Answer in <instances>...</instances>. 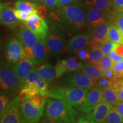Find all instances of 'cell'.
Instances as JSON below:
<instances>
[{
	"instance_id": "1",
	"label": "cell",
	"mask_w": 123,
	"mask_h": 123,
	"mask_svg": "<svg viewBox=\"0 0 123 123\" xmlns=\"http://www.w3.org/2000/svg\"><path fill=\"white\" fill-rule=\"evenodd\" d=\"M78 112L73 106L61 100L49 99L42 123H74Z\"/></svg>"
},
{
	"instance_id": "2",
	"label": "cell",
	"mask_w": 123,
	"mask_h": 123,
	"mask_svg": "<svg viewBox=\"0 0 123 123\" xmlns=\"http://www.w3.org/2000/svg\"><path fill=\"white\" fill-rule=\"evenodd\" d=\"M89 91L80 87L69 88L53 86L49 88L47 96L63 100L75 107L85 101Z\"/></svg>"
},
{
	"instance_id": "3",
	"label": "cell",
	"mask_w": 123,
	"mask_h": 123,
	"mask_svg": "<svg viewBox=\"0 0 123 123\" xmlns=\"http://www.w3.org/2000/svg\"><path fill=\"white\" fill-rule=\"evenodd\" d=\"M45 99L41 96L21 98V110L25 119L28 123H37L41 117L46 104Z\"/></svg>"
},
{
	"instance_id": "4",
	"label": "cell",
	"mask_w": 123,
	"mask_h": 123,
	"mask_svg": "<svg viewBox=\"0 0 123 123\" xmlns=\"http://www.w3.org/2000/svg\"><path fill=\"white\" fill-rule=\"evenodd\" d=\"M0 82L2 91L13 95L21 90L23 83L14 70L13 65L1 63L0 68Z\"/></svg>"
},
{
	"instance_id": "5",
	"label": "cell",
	"mask_w": 123,
	"mask_h": 123,
	"mask_svg": "<svg viewBox=\"0 0 123 123\" xmlns=\"http://www.w3.org/2000/svg\"><path fill=\"white\" fill-rule=\"evenodd\" d=\"M49 90V84L34 69L29 74L25 81L23 83L20 90V95L31 97L41 94L42 96H47Z\"/></svg>"
},
{
	"instance_id": "6",
	"label": "cell",
	"mask_w": 123,
	"mask_h": 123,
	"mask_svg": "<svg viewBox=\"0 0 123 123\" xmlns=\"http://www.w3.org/2000/svg\"><path fill=\"white\" fill-rule=\"evenodd\" d=\"M59 9L62 18L71 29L80 30L87 24V14L79 5H70Z\"/></svg>"
},
{
	"instance_id": "7",
	"label": "cell",
	"mask_w": 123,
	"mask_h": 123,
	"mask_svg": "<svg viewBox=\"0 0 123 123\" xmlns=\"http://www.w3.org/2000/svg\"><path fill=\"white\" fill-rule=\"evenodd\" d=\"M63 84L65 87L69 88L80 87L89 90L98 86L96 80L79 71L69 73L63 80Z\"/></svg>"
},
{
	"instance_id": "8",
	"label": "cell",
	"mask_w": 123,
	"mask_h": 123,
	"mask_svg": "<svg viewBox=\"0 0 123 123\" xmlns=\"http://www.w3.org/2000/svg\"><path fill=\"white\" fill-rule=\"evenodd\" d=\"M21 103V98L19 96L12 100L1 116L0 123H28L22 114Z\"/></svg>"
},
{
	"instance_id": "9",
	"label": "cell",
	"mask_w": 123,
	"mask_h": 123,
	"mask_svg": "<svg viewBox=\"0 0 123 123\" xmlns=\"http://www.w3.org/2000/svg\"><path fill=\"white\" fill-rule=\"evenodd\" d=\"M5 56L7 62L12 65H14L22 60L26 59L24 54V46L18 38H12L7 41Z\"/></svg>"
},
{
	"instance_id": "10",
	"label": "cell",
	"mask_w": 123,
	"mask_h": 123,
	"mask_svg": "<svg viewBox=\"0 0 123 123\" xmlns=\"http://www.w3.org/2000/svg\"><path fill=\"white\" fill-rule=\"evenodd\" d=\"M24 24L39 39H44L47 36L48 26L45 21L39 15L38 11L31 14L29 19L24 22Z\"/></svg>"
},
{
	"instance_id": "11",
	"label": "cell",
	"mask_w": 123,
	"mask_h": 123,
	"mask_svg": "<svg viewBox=\"0 0 123 123\" xmlns=\"http://www.w3.org/2000/svg\"><path fill=\"white\" fill-rule=\"evenodd\" d=\"M104 100L102 90L96 87L88 92L85 101L76 108L81 111L88 113Z\"/></svg>"
},
{
	"instance_id": "12",
	"label": "cell",
	"mask_w": 123,
	"mask_h": 123,
	"mask_svg": "<svg viewBox=\"0 0 123 123\" xmlns=\"http://www.w3.org/2000/svg\"><path fill=\"white\" fill-rule=\"evenodd\" d=\"M46 43L50 53L54 54H62L69 50L67 44L59 35L53 32H49L46 37Z\"/></svg>"
},
{
	"instance_id": "13",
	"label": "cell",
	"mask_w": 123,
	"mask_h": 123,
	"mask_svg": "<svg viewBox=\"0 0 123 123\" xmlns=\"http://www.w3.org/2000/svg\"><path fill=\"white\" fill-rule=\"evenodd\" d=\"M83 65L82 62H79L74 57H70L60 60L55 66L57 78L66 73L81 70Z\"/></svg>"
},
{
	"instance_id": "14",
	"label": "cell",
	"mask_w": 123,
	"mask_h": 123,
	"mask_svg": "<svg viewBox=\"0 0 123 123\" xmlns=\"http://www.w3.org/2000/svg\"><path fill=\"white\" fill-rule=\"evenodd\" d=\"M112 108V104L104 100L91 112L87 113L86 117L93 123H104Z\"/></svg>"
},
{
	"instance_id": "15",
	"label": "cell",
	"mask_w": 123,
	"mask_h": 123,
	"mask_svg": "<svg viewBox=\"0 0 123 123\" xmlns=\"http://www.w3.org/2000/svg\"><path fill=\"white\" fill-rule=\"evenodd\" d=\"M111 24L108 21L97 26L93 29L91 35L90 46H100L108 41V33Z\"/></svg>"
},
{
	"instance_id": "16",
	"label": "cell",
	"mask_w": 123,
	"mask_h": 123,
	"mask_svg": "<svg viewBox=\"0 0 123 123\" xmlns=\"http://www.w3.org/2000/svg\"><path fill=\"white\" fill-rule=\"evenodd\" d=\"M0 21L1 25L9 28H14L20 22L15 14L14 9L9 7L4 3H1L0 5Z\"/></svg>"
},
{
	"instance_id": "17",
	"label": "cell",
	"mask_w": 123,
	"mask_h": 123,
	"mask_svg": "<svg viewBox=\"0 0 123 123\" xmlns=\"http://www.w3.org/2000/svg\"><path fill=\"white\" fill-rule=\"evenodd\" d=\"M37 65H38V63L35 59L27 58L22 60L13 66L20 80L24 83L29 74L34 70L35 66Z\"/></svg>"
},
{
	"instance_id": "18",
	"label": "cell",
	"mask_w": 123,
	"mask_h": 123,
	"mask_svg": "<svg viewBox=\"0 0 123 123\" xmlns=\"http://www.w3.org/2000/svg\"><path fill=\"white\" fill-rule=\"evenodd\" d=\"M87 24L92 27H95L100 24L107 21L111 14V10H103L97 9H88L87 14Z\"/></svg>"
},
{
	"instance_id": "19",
	"label": "cell",
	"mask_w": 123,
	"mask_h": 123,
	"mask_svg": "<svg viewBox=\"0 0 123 123\" xmlns=\"http://www.w3.org/2000/svg\"><path fill=\"white\" fill-rule=\"evenodd\" d=\"M16 35L25 47L32 48L40 39L36 34L27 27H21L17 31Z\"/></svg>"
},
{
	"instance_id": "20",
	"label": "cell",
	"mask_w": 123,
	"mask_h": 123,
	"mask_svg": "<svg viewBox=\"0 0 123 123\" xmlns=\"http://www.w3.org/2000/svg\"><path fill=\"white\" fill-rule=\"evenodd\" d=\"M91 40V35L88 33L80 34L71 38L67 46L69 51L76 52L81 49H84L88 44Z\"/></svg>"
},
{
	"instance_id": "21",
	"label": "cell",
	"mask_w": 123,
	"mask_h": 123,
	"mask_svg": "<svg viewBox=\"0 0 123 123\" xmlns=\"http://www.w3.org/2000/svg\"><path fill=\"white\" fill-rule=\"evenodd\" d=\"M31 49L34 58L38 63V64L47 62L49 51L46 46V38L39 39Z\"/></svg>"
},
{
	"instance_id": "22",
	"label": "cell",
	"mask_w": 123,
	"mask_h": 123,
	"mask_svg": "<svg viewBox=\"0 0 123 123\" xmlns=\"http://www.w3.org/2000/svg\"><path fill=\"white\" fill-rule=\"evenodd\" d=\"M38 74L49 84L54 81L56 76V70L55 66H53L48 63H43L37 65L35 68Z\"/></svg>"
},
{
	"instance_id": "23",
	"label": "cell",
	"mask_w": 123,
	"mask_h": 123,
	"mask_svg": "<svg viewBox=\"0 0 123 123\" xmlns=\"http://www.w3.org/2000/svg\"><path fill=\"white\" fill-rule=\"evenodd\" d=\"M113 0H83L84 5L87 9H97L100 10H111Z\"/></svg>"
},
{
	"instance_id": "24",
	"label": "cell",
	"mask_w": 123,
	"mask_h": 123,
	"mask_svg": "<svg viewBox=\"0 0 123 123\" xmlns=\"http://www.w3.org/2000/svg\"><path fill=\"white\" fill-rule=\"evenodd\" d=\"M81 72L95 80L103 78V72L99 66L90 63L84 64L81 69Z\"/></svg>"
},
{
	"instance_id": "25",
	"label": "cell",
	"mask_w": 123,
	"mask_h": 123,
	"mask_svg": "<svg viewBox=\"0 0 123 123\" xmlns=\"http://www.w3.org/2000/svg\"><path fill=\"white\" fill-rule=\"evenodd\" d=\"M14 6L15 9L25 13L31 14L33 12H38V5L30 1L19 0L14 3Z\"/></svg>"
},
{
	"instance_id": "26",
	"label": "cell",
	"mask_w": 123,
	"mask_h": 123,
	"mask_svg": "<svg viewBox=\"0 0 123 123\" xmlns=\"http://www.w3.org/2000/svg\"><path fill=\"white\" fill-rule=\"evenodd\" d=\"M102 91L104 100L112 105L115 106L120 101L116 91L112 84L102 89Z\"/></svg>"
},
{
	"instance_id": "27",
	"label": "cell",
	"mask_w": 123,
	"mask_h": 123,
	"mask_svg": "<svg viewBox=\"0 0 123 123\" xmlns=\"http://www.w3.org/2000/svg\"><path fill=\"white\" fill-rule=\"evenodd\" d=\"M104 56V55L100 50V46H91L90 57L88 60L90 63L98 66Z\"/></svg>"
},
{
	"instance_id": "28",
	"label": "cell",
	"mask_w": 123,
	"mask_h": 123,
	"mask_svg": "<svg viewBox=\"0 0 123 123\" xmlns=\"http://www.w3.org/2000/svg\"><path fill=\"white\" fill-rule=\"evenodd\" d=\"M108 40L116 43L123 44L122 35L115 25L111 24L108 33Z\"/></svg>"
},
{
	"instance_id": "29",
	"label": "cell",
	"mask_w": 123,
	"mask_h": 123,
	"mask_svg": "<svg viewBox=\"0 0 123 123\" xmlns=\"http://www.w3.org/2000/svg\"><path fill=\"white\" fill-rule=\"evenodd\" d=\"M123 118L115 107H112L104 123H123Z\"/></svg>"
},
{
	"instance_id": "30",
	"label": "cell",
	"mask_w": 123,
	"mask_h": 123,
	"mask_svg": "<svg viewBox=\"0 0 123 123\" xmlns=\"http://www.w3.org/2000/svg\"><path fill=\"white\" fill-rule=\"evenodd\" d=\"M113 64H114V63L112 61V60L111 59L108 55H104L103 56L98 66H99V67L101 69L103 72L104 73L108 70L112 69Z\"/></svg>"
},
{
	"instance_id": "31",
	"label": "cell",
	"mask_w": 123,
	"mask_h": 123,
	"mask_svg": "<svg viewBox=\"0 0 123 123\" xmlns=\"http://www.w3.org/2000/svg\"><path fill=\"white\" fill-rule=\"evenodd\" d=\"M118 43L107 41L100 46V50L104 55H108L111 52L115 50Z\"/></svg>"
},
{
	"instance_id": "32",
	"label": "cell",
	"mask_w": 123,
	"mask_h": 123,
	"mask_svg": "<svg viewBox=\"0 0 123 123\" xmlns=\"http://www.w3.org/2000/svg\"><path fill=\"white\" fill-rule=\"evenodd\" d=\"M9 98L7 93L4 91H1L0 95V115L2 116L6 110L9 104Z\"/></svg>"
},
{
	"instance_id": "33",
	"label": "cell",
	"mask_w": 123,
	"mask_h": 123,
	"mask_svg": "<svg viewBox=\"0 0 123 123\" xmlns=\"http://www.w3.org/2000/svg\"><path fill=\"white\" fill-rule=\"evenodd\" d=\"M112 86L116 91L119 101H123V80H115Z\"/></svg>"
},
{
	"instance_id": "34",
	"label": "cell",
	"mask_w": 123,
	"mask_h": 123,
	"mask_svg": "<svg viewBox=\"0 0 123 123\" xmlns=\"http://www.w3.org/2000/svg\"><path fill=\"white\" fill-rule=\"evenodd\" d=\"M112 70L116 75V80L123 78V60L119 62L114 63Z\"/></svg>"
},
{
	"instance_id": "35",
	"label": "cell",
	"mask_w": 123,
	"mask_h": 123,
	"mask_svg": "<svg viewBox=\"0 0 123 123\" xmlns=\"http://www.w3.org/2000/svg\"><path fill=\"white\" fill-rule=\"evenodd\" d=\"M112 7L115 14L123 13V0H113Z\"/></svg>"
},
{
	"instance_id": "36",
	"label": "cell",
	"mask_w": 123,
	"mask_h": 123,
	"mask_svg": "<svg viewBox=\"0 0 123 123\" xmlns=\"http://www.w3.org/2000/svg\"><path fill=\"white\" fill-rule=\"evenodd\" d=\"M116 14L117 15V17L115 25L116 26L121 33L123 41V13Z\"/></svg>"
},
{
	"instance_id": "37",
	"label": "cell",
	"mask_w": 123,
	"mask_h": 123,
	"mask_svg": "<svg viewBox=\"0 0 123 123\" xmlns=\"http://www.w3.org/2000/svg\"><path fill=\"white\" fill-rule=\"evenodd\" d=\"M14 11L16 14L17 17L18 19L20 21H22V22H26L27 19H29V17H30L31 14L25 13V12H22L18 10V9H14Z\"/></svg>"
},
{
	"instance_id": "38",
	"label": "cell",
	"mask_w": 123,
	"mask_h": 123,
	"mask_svg": "<svg viewBox=\"0 0 123 123\" xmlns=\"http://www.w3.org/2000/svg\"><path fill=\"white\" fill-rule=\"evenodd\" d=\"M78 57L81 61H87L89 60L90 57V51H88L84 49H82L78 51Z\"/></svg>"
},
{
	"instance_id": "39",
	"label": "cell",
	"mask_w": 123,
	"mask_h": 123,
	"mask_svg": "<svg viewBox=\"0 0 123 123\" xmlns=\"http://www.w3.org/2000/svg\"><path fill=\"white\" fill-rule=\"evenodd\" d=\"M77 0H58L56 7L58 9H61L62 7L70 5L75 4Z\"/></svg>"
},
{
	"instance_id": "40",
	"label": "cell",
	"mask_w": 123,
	"mask_h": 123,
	"mask_svg": "<svg viewBox=\"0 0 123 123\" xmlns=\"http://www.w3.org/2000/svg\"><path fill=\"white\" fill-rule=\"evenodd\" d=\"M113 81L111 80L107 79L106 78H102L101 79H99V81H98V87L100 89H103L107 86H111L113 84Z\"/></svg>"
},
{
	"instance_id": "41",
	"label": "cell",
	"mask_w": 123,
	"mask_h": 123,
	"mask_svg": "<svg viewBox=\"0 0 123 123\" xmlns=\"http://www.w3.org/2000/svg\"><path fill=\"white\" fill-rule=\"evenodd\" d=\"M103 78L113 81L116 80V75H115L114 71L112 69H111V70H108L103 73Z\"/></svg>"
},
{
	"instance_id": "42",
	"label": "cell",
	"mask_w": 123,
	"mask_h": 123,
	"mask_svg": "<svg viewBox=\"0 0 123 123\" xmlns=\"http://www.w3.org/2000/svg\"><path fill=\"white\" fill-rule=\"evenodd\" d=\"M109 56H110L111 59L112 60L113 63H116L120 62L123 60V56H121V55H117L115 53V51H112L108 54Z\"/></svg>"
},
{
	"instance_id": "43",
	"label": "cell",
	"mask_w": 123,
	"mask_h": 123,
	"mask_svg": "<svg viewBox=\"0 0 123 123\" xmlns=\"http://www.w3.org/2000/svg\"><path fill=\"white\" fill-rule=\"evenodd\" d=\"M44 4L47 8L53 9L55 6H56L58 0H42Z\"/></svg>"
},
{
	"instance_id": "44",
	"label": "cell",
	"mask_w": 123,
	"mask_h": 123,
	"mask_svg": "<svg viewBox=\"0 0 123 123\" xmlns=\"http://www.w3.org/2000/svg\"><path fill=\"white\" fill-rule=\"evenodd\" d=\"M114 51L117 55L123 56V44H118L116 47V48L115 49Z\"/></svg>"
},
{
	"instance_id": "45",
	"label": "cell",
	"mask_w": 123,
	"mask_h": 123,
	"mask_svg": "<svg viewBox=\"0 0 123 123\" xmlns=\"http://www.w3.org/2000/svg\"><path fill=\"white\" fill-rule=\"evenodd\" d=\"M115 107L117 109V110L118 111V112H119V113L121 115V116H122V117L123 118V101H120L115 106Z\"/></svg>"
},
{
	"instance_id": "46",
	"label": "cell",
	"mask_w": 123,
	"mask_h": 123,
	"mask_svg": "<svg viewBox=\"0 0 123 123\" xmlns=\"http://www.w3.org/2000/svg\"><path fill=\"white\" fill-rule=\"evenodd\" d=\"M74 123H93L91 122L90 120L87 119V117H80V119H78V121H76V122Z\"/></svg>"
},
{
	"instance_id": "47",
	"label": "cell",
	"mask_w": 123,
	"mask_h": 123,
	"mask_svg": "<svg viewBox=\"0 0 123 123\" xmlns=\"http://www.w3.org/2000/svg\"><path fill=\"white\" fill-rule=\"evenodd\" d=\"M22 1H30V2H43L42 0H22Z\"/></svg>"
}]
</instances>
